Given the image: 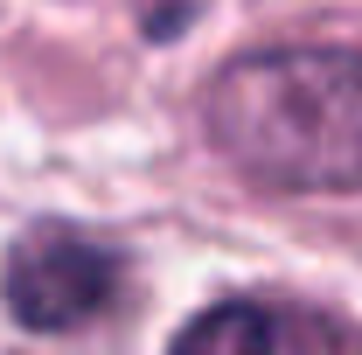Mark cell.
I'll list each match as a JSON object with an SVG mask.
<instances>
[{"label":"cell","instance_id":"cell-1","mask_svg":"<svg viewBox=\"0 0 362 355\" xmlns=\"http://www.w3.org/2000/svg\"><path fill=\"white\" fill-rule=\"evenodd\" d=\"M209 139L237 175L300 195H362V49H258L216 70Z\"/></svg>","mask_w":362,"mask_h":355},{"label":"cell","instance_id":"cell-3","mask_svg":"<svg viewBox=\"0 0 362 355\" xmlns=\"http://www.w3.org/2000/svg\"><path fill=\"white\" fill-rule=\"evenodd\" d=\"M168 355H362V334L349 320L293 307V300H223Z\"/></svg>","mask_w":362,"mask_h":355},{"label":"cell","instance_id":"cell-2","mask_svg":"<svg viewBox=\"0 0 362 355\" xmlns=\"http://www.w3.org/2000/svg\"><path fill=\"white\" fill-rule=\"evenodd\" d=\"M119 300V251L77 230H28L7 251V313L35 334L84 327Z\"/></svg>","mask_w":362,"mask_h":355}]
</instances>
